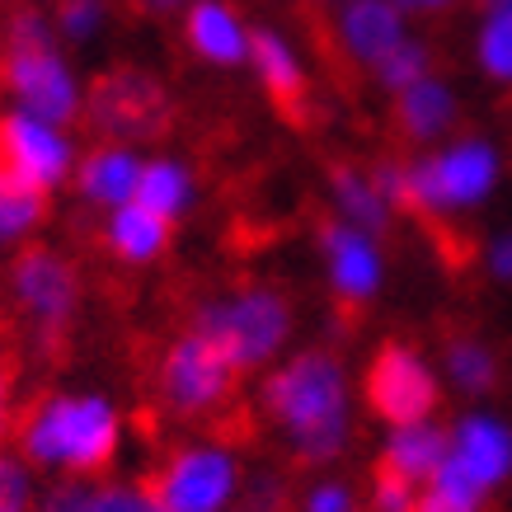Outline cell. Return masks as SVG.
I'll return each instance as SVG.
<instances>
[{"instance_id":"obj_29","label":"cell","mask_w":512,"mask_h":512,"mask_svg":"<svg viewBox=\"0 0 512 512\" xmlns=\"http://www.w3.org/2000/svg\"><path fill=\"white\" fill-rule=\"evenodd\" d=\"M419 494H423V484L404 480L395 470H376L372 489H367V508L372 512H414L419 508Z\"/></svg>"},{"instance_id":"obj_20","label":"cell","mask_w":512,"mask_h":512,"mask_svg":"<svg viewBox=\"0 0 512 512\" xmlns=\"http://www.w3.org/2000/svg\"><path fill=\"white\" fill-rule=\"evenodd\" d=\"M447 456V428L437 419H409L386 423V442H381V470H395L404 480L428 484L433 470Z\"/></svg>"},{"instance_id":"obj_7","label":"cell","mask_w":512,"mask_h":512,"mask_svg":"<svg viewBox=\"0 0 512 512\" xmlns=\"http://www.w3.org/2000/svg\"><path fill=\"white\" fill-rule=\"evenodd\" d=\"M146 489L160 498L165 512H231L245 494V466L231 442L198 437L174 447Z\"/></svg>"},{"instance_id":"obj_22","label":"cell","mask_w":512,"mask_h":512,"mask_svg":"<svg viewBox=\"0 0 512 512\" xmlns=\"http://www.w3.org/2000/svg\"><path fill=\"white\" fill-rule=\"evenodd\" d=\"M137 202H146L165 221H184L198 202V174L179 156H146L137 179Z\"/></svg>"},{"instance_id":"obj_26","label":"cell","mask_w":512,"mask_h":512,"mask_svg":"<svg viewBox=\"0 0 512 512\" xmlns=\"http://www.w3.org/2000/svg\"><path fill=\"white\" fill-rule=\"evenodd\" d=\"M428 71H433V47L423 43L419 33H409V38H404V43L395 47L390 57H381V62H376L372 71H367V76H372L386 94H400L404 85H414V80H423Z\"/></svg>"},{"instance_id":"obj_12","label":"cell","mask_w":512,"mask_h":512,"mask_svg":"<svg viewBox=\"0 0 512 512\" xmlns=\"http://www.w3.org/2000/svg\"><path fill=\"white\" fill-rule=\"evenodd\" d=\"M367 404L381 423L433 419L442 404V372L414 343H386L367 367Z\"/></svg>"},{"instance_id":"obj_23","label":"cell","mask_w":512,"mask_h":512,"mask_svg":"<svg viewBox=\"0 0 512 512\" xmlns=\"http://www.w3.org/2000/svg\"><path fill=\"white\" fill-rule=\"evenodd\" d=\"M442 386L466 395V400H484L498 386V353L480 334H456L442 348Z\"/></svg>"},{"instance_id":"obj_40","label":"cell","mask_w":512,"mask_h":512,"mask_svg":"<svg viewBox=\"0 0 512 512\" xmlns=\"http://www.w3.org/2000/svg\"><path fill=\"white\" fill-rule=\"evenodd\" d=\"M484 5H498V10H512V0H484Z\"/></svg>"},{"instance_id":"obj_2","label":"cell","mask_w":512,"mask_h":512,"mask_svg":"<svg viewBox=\"0 0 512 512\" xmlns=\"http://www.w3.org/2000/svg\"><path fill=\"white\" fill-rule=\"evenodd\" d=\"M123 409L99 390H52L19 419V456L62 480H94L123 451Z\"/></svg>"},{"instance_id":"obj_34","label":"cell","mask_w":512,"mask_h":512,"mask_svg":"<svg viewBox=\"0 0 512 512\" xmlns=\"http://www.w3.org/2000/svg\"><path fill=\"white\" fill-rule=\"evenodd\" d=\"M484 273L512 287V231H494L484 240Z\"/></svg>"},{"instance_id":"obj_21","label":"cell","mask_w":512,"mask_h":512,"mask_svg":"<svg viewBox=\"0 0 512 512\" xmlns=\"http://www.w3.org/2000/svg\"><path fill=\"white\" fill-rule=\"evenodd\" d=\"M329 212L348 226H362V231L372 235H386L390 221H395V202L376 188L372 170H357V165H334L329 170Z\"/></svg>"},{"instance_id":"obj_27","label":"cell","mask_w":512,"mask_h":512,"mask_svg":"<svg viewBox=\"0 0 512 512\" xmlns=\"http://www.w3.org/2000/svg\"><path fill=\"white\" fill-rule=\"evenodd\" d=\"M109 15H113L109 0H57V10H52V29H57L62 43L90 47L99 33L109 29Z\"/></svg>"},{"instance_id":"obj_9","label":"cell","mask_w":512,"mask_h":512,"mask_svg":"<svg viewBox=\"0 0 512 512\" xmlns=\"http://www.w3.org/2000/svg\"><path fill=\"white\" fill-rule=\"evenodd\" d=\"M512 480V423L494 409H466L447 428V456L433 470V489L456 498H484Z\"/></svg>"},{"instance_id":"obj_1","label":"cell","mask_w":512,"mask_h":512,"mask_svg":"<svg viewBox=\"0 0 512 512\" xmlns=\"http://www.w3.org/2000/svg\"><path fill=\"white\" fill-rule=\"evenodd\" d=\"M259 409L301 466H334L357 428L353 376L329 348H287L259 381Z\"/></svg>"},{"instance_id":"obj_38","label":"cell","mask_w":512,"mask_h":512,"mask_svg":"<svg viewBox=\"0 0 512 512\" xmlns=\"http://www.w3.org/2000/svg\"><path fill=\"white\" fill-rule=\"evenodd\" d=\"M404 15H447L456 0H395Z\"/></svg>"},{"instance_id":"obj_39","label":"cell","mask_w":512,"mask_h":512,"mask_svg":"<svg viewBox=\"0 0 512 512\" xmlns=\"http://www.w3.org/2000/svg\"><path fill=\"white\" fill-rule=\"evenodd\" d=\"M132 5H137L141 15H156V19H170V15H179V10H184L188 0H132Z\"/></svg>"},{"instance_id":"obj_6","label":"cell","mask_w":512,"mask_h":512,"mask_svg":"<svg viewBox=\"0 0 512 512\" xmlns=\"http://www.w3.org/2000/svg\"><path fill=\"white\" fill-rule=\"evenodd\" d=\"M80 118L94 127L99 141H127V146H151L170 132L174 104L170 90L141 66H113L85 85V109Z\"/></svg>"},{"instance_id":"obj_17","label":"cell","mask_w":512,"mask_h":512,"mask_svg":"<svg viewBox=\"0 0 512 512\" xmlns=\"http://www.w3.org/2000/svg\"><path fill=\"white\" fill-rule=\"evenodd\" d=\"M141 146H127V141H99L85 156L76 160V184L80 202H90L99 212H113L123 202L137 198V179H141Z\"/></svg>"},{"instance_id":"obj_14","label":"cell","mask_w":512,"mask_h":512,"mask_svg":"<svg viewBox=\"0 0 512 512\" xmlns=\"http://www.w3.org/2000/svg\"><path fill=\"white\" fill-rule=\"evenodd\" d=\"M329 29H334V47L357 71H372L381 57H390L414 33L409 15L395 0H339L329 15Z\"/></svg>"},{"instance_id":"obj_13","label":"cell","mask_w":512,"mask_h":512,"mask_svg":"<svg viewBox=\"0 0 512 512\" xmlns=\"http://www.w3.org/2000/svg\"><path fill=\"white\" fill-rule=\"evenodd\" d=\"M315 249H320V268H325V282H329V292H334V301L367 306V301L381 296V287H386V249H381V235L329 217L315 231Z\"/></svg>"},{"instance_id":"obj_11","label":"cell","mask_w":512,"mask_h":512,"mask_svg":"<svg viewBox=\"0 0 512 512\" xmlns=\"http://www.w3.org/2000/svg\"><path fill=\"white\" fill-rule=\"evenodd\" d=\"M76 137L71 127L47 123V118H33L24 109H0V165L10 174H19L24 184L43 188V193H57L62 184H71L76 174Z\"/></svg>"},{"instance_id":"obj_36","label":"cell","mask_w":512,"mask_h":512,"mask_svg":"<svg viewBox=\"0 0 512 512\" xmlns=\"http://www.w3.org/2000/svg\"><path fill=\"white\" fill-rule=\"evenodd\" d=\"M15 428V367L0 357V442Z\"/></svg>"},{"instance_id":"obj_33","label":"cell","mask_w":512,"mask_h":512,"mask_svg":"<svg viewBox=\"0 0 512 512\" xmlns=\"http://www.w3.org/2000/svg\"><path fill=\"white\" fill-rule=\"evenodd\" d=\"M245 494H249V508L278 512L282 498H287V484H282V475H273V470H254V480H245Z\"/></svg>"},{"instance_id":"obj_19","label":"cell","mask_w":512,"mask_h":512,"mask_svg":"<svg viewBox=\"0 0 512 512\" xmlns=\"http://www.w3.org/2000/svg\"><path fill=\"white\" fill-rule=\"evenodd\" d=\"M174 240V221H165L160 212H151L146 202H123L104 212V245L118 264H132V268H146L156 264L160 254L170 249Z\"/></svg>"},{"instance_id":"obj_25","label":"cell","mask_w":512,"mask_h":512,"mask_svg":"<svg viewBox=\"0 0 512 512\" xmlns=\"http://www.w3.org/2000/svg\"><path fill=\"white\" fill-rule=\"evenodd\" d=\"M47 198H52V193L24 184L19 174H10L5 165H0V249L24 245V240L43 226L47 221Z\"/></svg>"},{"instance_id":"obj_8","label":"cell","mask_w":512,"mask_h":512,"mask_svg":"<svg viewBox=\"0 0 512 512\" xmlns=\"http://www.w3.org/2000/svg\"><path fill=\"white\" fill-rule=\"evenodd\" d=\"M10 306L38 348H57L80 315V273L62 249L29 245L10 264Z\"/></svg>"},{"instance_id":"obj_4","label":"cell","mask_w":512,"mask_h":512,"mask_svg":"<svg viewBox=\"0 0 512 512\" xmlns=\"http://www.w3.org/2000/svg\"><path fill=\"white\" fill-rule=\"evenodd\" d=\"M503 184V151L498 141L466 132L437 146H423V156L404 165V198L400 207L423 221H456L480 212Z\"/></svg>"},{"instance_id":"obj_10","label":"cell","mask_w":512,"mask_h":512,"mask_svg":"<svg viewBox=\"0 0 512 512\" xmlns=\"http://www.w3.org/2000/svg\"><path fill=\"white\" fill-rule=\"evenodd\" d=\"M235 381H240V372L221 357L217 343L202 339L193 325L179 339H170V348L156 362V395L174 419H212V414H221L235 395Z\"/></svg>"},{"instance_id":"obj_41","label":"cell","mask_w":512,"mask_h":512,"mask_svg":"<svg viewBox=\"0 0 512 512\" xmlns=\"http://www.w3.org/2000/svg\"><path fill=\"white\" fill-rule=\"evenodd\" d=\"M231 512H259V508H231Z\"/></svg>"},{"instance_id":"obj_31","label":"cell","mask_w":512,"mask_h":512,"mask_svg":"<svg viewBox=\"0 0 512 512\" xmlns=\"http://www.w3.org/2000/svg\"><path fill=\"white\" fill-rule=\"evenodd\" d=\"M301 512H357L353 484L339 480V475H325V480H315L311 489L301 494Z\"/></svg>"},{"instance_id":"obj_16","label":"cell","mask_w":512,"mask_h":512,"mask_svg":"<svg viewBox=\"0 0 512 512\" xmlns=\"http://www.w3.org/2000/svg\"><path fill=\"white\" fill-rule=\"evenodd\" d=\"M390 104H395V127H400L404 141H414V146H437V141H447L461 123V94L451 85L447 76H437L428 71L423 80L414 85H404L400 94H390Z\"/></svg>"},{"instance_id":"obj_30","label":"cell","mask_w":512,"mask_h":512,"mask_svg":"<svg viewBox=\"0 0 512 512\" xmlns=\"http://www.w3.org/2000/svg\"><path fill=\"white\" fill-rule=\"evenodd\" d=\"M33 512H99V484H90V480H57L47 494H38Z\"/></svg>"},{"instance_id":"obj_15","label":"cell","mask_w":512,"mask_h":512,"mask_svg":"<svg viewBox=\"0 0 512 512\" xmlns=\"http://www.w3.org/2000/svg\"><path fill=\"white\" fill-rule=\"evenodd\" d=\"M184 24V43L202 66H217V71H235L249 62V24L231 0H188L179 10Z\"/></svg>"},{"instance_id":"obj_3","label":"cell","mask_w":512,"mask_h":512,"mask_svg":"<svg viewBox=\"0 0 512 512\" xmlns=\"http://www.w3.org/2000/svg\"><path fill=\"white\" fill-rule=\"evenodd\" d=\"M0 90L10 109L71 127L85 109V85L62 52L52 19L33 5H19L0 24Z\"/></svg>"},{"instance_id":"obj_35","label":"cell","mask_w":512,"mask_h":512,"mask_svg":"<svg viewBox=\"0 0 512 512\" xmlns=\"http://www.w3.org/2000/svg\"><path fill=\"white\" fill-rule=\"evenodd\" d=\"M480 508H484V503H475V498H456V494L433 489V484H423L419 508H414V512H480Z\"/></svg>"},{"instance_id":"obj_37","label":"cell","mask_w":512,"mask_h":512,"mask_svg":"<svg viewBox=\"0 0 512 512\" xmlns=\"http://www.w3.org/2000/svg\"><path fill=\"white\" fill-rule=\"evenodd\" d=\"M372 179H376V188L386 193L395 207H400V198H404V165H395V160H381V165H372Z\"/></svg>"},{"instance_id":"obj_18","label":"cell","mask_w":512,"mask_h":512,"mask_svg":"<svg viewBox=\"0 0 512 512\" xmlns=\"http://www.w3.org/2000/svg\"><path fill=\"white\" fill-rule=\"evenodd\" d=\"M245 66L254 71V80L264 85L268 99H278L287 109L301 104V94L311 85L301 47H296L282 29H268V24H259V29L249 33V62Z\"/></svg>"},{"instance_id":"obj_28","label":"cell","mask_w":512,"mask_h":512,"mask_svg":"<svg viewBox=\"0 0 512 512\" xmlns=\"http://www.w3.org/2000/svg\"><path fill=\"white\" fill-rule=\"evenodd\" d=\"M33 503H38L33 466L24 456H5L0 451V512H33Z\"/></svg>"},{"instance_id":"obj_24","label":"cell","mask_w":512,"mask_h":512,"mask_svg":"<svg viewBox=\"0 0 512 512\" xmlns=\"http://www.w3.org/2000/svg\"><path fill=\"white\" fill-rule=\"evenodd\" d=\"M470 62L489 85L512 90V10L484 5V15L475 19V33H470Z\"/></svg>"},{"instance_id":"obj_32","label":"cell","mask_w":512,"mask_h":512,"mask_svg":"<svg viewBox=\"0 0 512 512\" xmlns=\"http://www.w3.org/2000/svg\"><path fill=\"white\" fill-rule=\"evenodd\" d=\"M99 512H165L146 484H99Z\"/></svg>"},{"instance_id":"obj_5","label":"cell","mask_w":512,"mask_h":512,"mask_svg":"<svg viewBox=\"0 0 512 512\" xmlns=\"http://www.w3.org/2000/svg\"><path fill=\"white\" fill-rule=\"evenodd\" d=\"M193 329L217 343L221 357L240 376L268 372L296 339V306L287 301V292L268 282H245V287L207 296L193 311Z\"/></svg>"}]
</instances>
